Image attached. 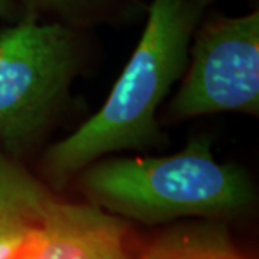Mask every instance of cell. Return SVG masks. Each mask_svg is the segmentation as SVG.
Instances as JSON below:
<instances>
[{"label":"cell","instance_id":"6da1fadb","mask_svg":"<svg viewBox=\"0 0 259 259\" xmlns=\"http://www.w3.org/2000/svg\"><path fill=\"white\" fill-rule=\"evenodd\" d=\"M213 0H151L140 42L107 101L72 134L48 148L45 177L62 187L105 154L163 143L157 110L185 75L196 29Z\"/></svg>","mask_w":259,"mask_h":259},{"label":"cell","instance_id":"7a4b0ae2","mask_svg":"<svg viewBox=\"0 0 259 259\" xmlns=\"http://www.w3.org/2000/svg\"><path fill=\"white\" fill-rule=\"evenodd\" d=\"M79 185L90 203L146 225L232 218L255 200L249 176L213 157L207 137L192 139L167 157L97 160L83 168Z\"/></svg>","mask_w":259,"mask_h":259},{"label":"cell","instance_id":"3957f363","mask_svg":"<svg viewBox=\"0 0 259 259\" xmlns=\"http://www.w3.org/2000/svg\"><path fill=\"white\" fill-rule=\"evenodd\" d=\"M79 66L78 29L23 13L0 30V146L9 154L47 134Z\"/></svg>","mask_w":259,"mask_h":259},{"label":"cell","instance_id":"277c9868","mask_svg":"<svg viewBox=\"0 0 259 259\" xmlns=\"http://www.w3.org/2000/svg\"><path fill=\"white\" fill-rule=\"evenodd\" d=\"M171 120L216 112L259 114V13L214 16L194 32Z\"/></svg>","mask_w":259,"mask_h":259},{"label":"cell","instance_id":"5b68a950","mask_svg":"<svg viewBox=\"0 0 259 259\" xmlns=\"http://www.w3.org/2000/svg\"><path fill=\"white\" fill-rule=\"evenodd\" d=\"M125 221L93 203L52 199L13 259H133Z\"/></svg>","mask_w":259,"mask_h":259},{"label":"cell","instance_id":"8992f818","mask_svg":"<svg viewBox=\"0 0 259 259\" xmlns=\"http://www.w3.org/2000/svg\"><path fill=\"white\" fill-rule=\"evenodd\" d=\"M133 259H246L233 245L226 228L207 222L167 229Z\"/></svg>","mask_w":259,"mask_h":259},{"label":"cell","instance_id":"52a82bcc","mask_svg":"<svg viewBox=\"0 0 259 259\" xmlns=\"http://www.w3.org/2000/svg\"><path fill=\"white\" fill-rule=\"evenodd\" d=\"M52 199L45 186L0 146V225L37 223Z\"/></svg>","mask_w":259,"mask_h":259},{"label":"cell","instance_id":"ba28073f","mask_svg":"<svg viewBox=\"0 0 259 259\" xmlns=\"http://www.w3.org/2000/svg\"><path fill=\"white\" fill-rule=\"evenodd\" d=\"M22 15L49 19L81 29L114 18L133 5V0H15Z\"/></svg>","mask_w":259,"mask_h":259},{"label":"cell","instance_id":"9c48e42d","mask_svg":"<svg viewBox=\"0 0 259 259\" xmlns=\"http://www.w3.org/2000/svg\"><path fill=\"white\" fill-rule=\"evenodd\" d=\"M36 223L9 222L0 225V259H13Z\"/></svg>","mask_w":259,"mask_h":259},{"label":"cell","instance_id":"30bf717a","mask_svg":"<svg viewBox=\"0 0 259 259\" xmlns=\"http://www.w3.org/2000/svg\"><path fill=\"white\" fill-rule=\"evenodd\" d=\"M20 16H22V10L19 9L15 0H0V18L15 22Z\"/></svg>","mask_w":259,"mask_h":259}]
</instances>
